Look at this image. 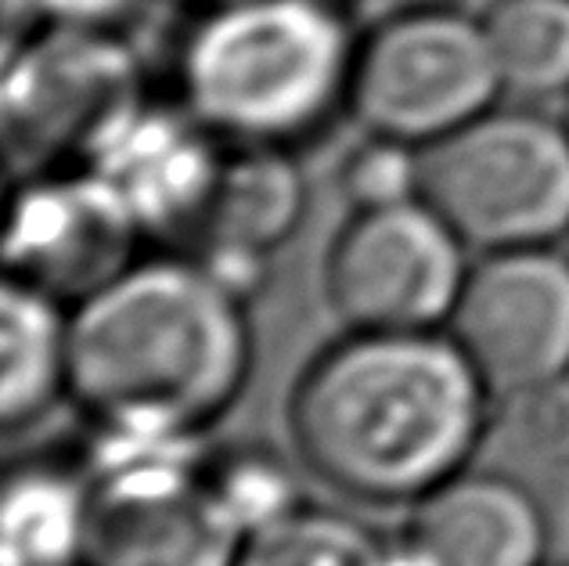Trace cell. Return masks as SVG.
<instances>
[{"instance_id":"4","label":"cell","mask_w":569,"mask_h":566,"mask_svg":"<svg viewBox=\"0 0 569 566\" xmlns=\"http://www.w3.org/2000/svg\"><path fill=\"white\" fill-rule=\"evenodd\" d=\"M422 196L476 252L562 246L569 235V127L516 101L426 148Z\"/></svg>"},{"instance_id":"8","label":"cell","mask_w":569,"mask_h":566,"mask_svg":"<svg viewBox=\"0 0 569 566\" xmlns=\"http://www.w3.org/2000/svg\"><path fill=\"white\" fill-rule=\"evenodd\" d=\"M469 246L422 199L347 210L321 260V292L342 329H447L472 271Z\"/></svg>"},{"instance_id":"20","label":"cell","mask_w":569,"mask_h":566,"mask_svg":"<svg viewBox=\"0 0 569 566\" xmlns=\"http://www.w3.org/2000/svg\"><path fill=\"white\" fill-rule=\"evenodd\" d=\"M422 152L426 148L361 130V141L347 148L336 173V188L347 199V210H379V206L422 199Z\"/></svg>"},{"instance_id":"10","label":"cell","mask_w":569,"mask_h":566,"mask_svg":"<svg viewBox=\"0 0 569 566\" xmlns=\"http://www.w3.org/2000/svg\"><path fill=\"white\" fill-rule=\"evenodd\" d=\"M123 196L91 167L19 177L11 199L8 278L77 307L144 257Z\"/></svg>"},{"instance_id":"3","label":"cell","mask_w":569,"mask_h":566,"mask_svg":"<svg viewBox=\"0 0 569 566\" xmlns=\"http://www.w3.org/2000/svg\"><path fill=\"white\" fill-rule=\"evenodd\" d=\"M347 0H217L173 43V98L228 148L303 156L350 119Z\"/></svg>"},{"instance_id":"18","label":"cell","mask_w":569,"mask_h":566,"mask_svg":"<svg viewBox=\"0 0 569 566\" xmlns=\"http://www.w3.org/2000/svg\"><path fill=\"white\" fill-rule=\"evenodd\" d=\"M490 466L533 480L569 473V376L498 394L490 408Z\"/></svg>"},{"instance_id":"26","label":"cell","mask_w":569,"mask_h":566,"mask_svg":"<svg viewBox=\"0 0 569 566\" xmlns=\"http://www.w3.org/2000/svg\"><path fill=\"white\" fill-rule=\"evenodd\" d=\"M393 4H411V0H393Z\"/></svg>"},{"instance_id":"23","label":"cell","mask_w":569,"mask_h":566,"mask_svg":"<svg viewBox=\"0 0 569 566\" xmlns=\"http://www.w3.org/2000/svg\"><path fill=\"white\" fill-rule=\"evenodd\" d=\"M562 119H566V127H569V98H566V112H562Z\"/></svg>"},{"instance_id":"25","label":"cell","mask_w":569,"mask_h":566,"mask_svg":"<svg viewBox=\"0 0 569 566\" xmlns=\"http://www.w3.org/2000/svg\"><path fill=\"white\" fill-rule=\"evenodd\" d=\"M545 566H569V563H545Z\"/></svg>"},{"instance_id":"2","label":"cell","mask_w":569,"mask_h":566,"mask_svg":"<svg viewBox=\"0 0 569 566\" xmlns=\"http://www.w3.org/2000/svg\"><path fill=\"white\" fill-rule=\"evenodd\" d=\"M257 365L249 300L191 252H144L72 307V400L91 429L209 437Z\"/></svg>"},{"instance_id":"6","label":"cell","mask_w":569,"mask_h":566,"mask_svg":"<svg viewBox=\"0 0 569 566\" xmlns=\"http://www.w3.org/2000/svg\"><path fill=\"white\" fill-rule=\"evenodd\" d=\"M501 98L483 19L458 0L393 4L361 29L350 119L365 133L429 148Z\"/></svg>"},{"instance_id":"21","label":"cell","mask_w":569,"mask_h":566,"mask_svg":"<svg viewBox=\"0 0 569 566\" xmlns=\"http://www.w3.org/2000/svg\"><path fill=\"white\" fill-rule=\"evenodd\" d=\"M148 0H4L8 43H19L37 26L83 29V33H127Z\"/></svg>"},{"instance_id":"13","label":"cell","mask_w":569,"mask_h":566,"mask_svg":"<svg viewBox=\"0 0 569 566\" xmlns=\"http://www.w3.org/2000/svg\"><path fill=\"white\" fill-rule=\"evenodd\" d=\"M307 202L310 191L299 156L228 148L199 235L184 252L252 304L271 271V257L303 225Z\"/></svg>"},{"instance_id":"15","label":"cell","mask_w":569,"mask_h":566,"mask_svg":"<svg viewBox=\"0 0 569 566\" xmlns=\"http://www.w3.org/2000/svg\"><path fill=\"white\" fill-rule=\"evenodd\" d=\"M91 476L80 466L26 458L4 480V566H87Z\"/></svg>"},{"instance_id":"19","label":"cell","mask_w":569,"mask_h":566,"mask_svg":"<svg viewBox=\"0 0 569 566\" xmlns=\"http://www.w3.org/2000/svg\"><path fill=\"white\" fill-rule=\"evenodd\" d=\"M296 466V458L289 461L271 444H228L223 451H209L206 476L223 513L249 538L307 502Z\"/></svg>"},{"instance_id":"17","label":"cell","mask_w":569,"mask_h":566,"mask_svg":"<svg viewBox=\"0 0 569 566\" xmlns=\"http://www.w3.org/2000/svg\"><path fill=\"white\" fill-rule=\"evenodd\" d=\"M234 566H397V556L393 534H382L361 513L299 502L249 534Z\"/></svg>"},{"instance_id":"16","label":"cell","mask_w":569,"mask_h":566,"mask_svg":"<svg viewBox=\"0 0 569 566\" xmlns=\"http://www.w3.org/2000/svg\"><path fill=\"white\" fill-rule=\"evenodd\" d=\"M479 19L505 95L527 106L569 98V0H487Z\"/></svg>"},{"instance_id":"9","label":"cell","mask_w":569,"mask_h":566,"mask_svg":"<svg viewBox=\"0 0 569 566\" xmlns=\"http://www.w3.org/2000/svg\"><path fill=\"white\" fill-rule=\"evenodd\" d=\"M447 332L493 397L569 376V252H479Z\"/></svg>"},{"instance_id":"14","label":"cell","mask_w":569,"mask_h":566,"mask_svg":"<svg viewBox=\"0 0 569 566\" xmlns=\"http://www.w3.org/2000/svg\"><path fill=\"white\" fill-rule=\"evenodd\" d=\"M0 315V423L8 437H29L72 400V307L8 278Z\"/></svg>"},{"instance_id":"12","label":"cell","mask_w":569,"mask_h":566,"mask_svg":"<svg viewBox=\"0 0 569 566\" xmlns=\"http://www.w3.org/2000/svg\"><path fill=\"white\" fill-rule=\"evenodd\" d=\"M551 519L522 476L469 466L403 509L397 566H545Z\"/></svg>"},{"instance_id":"7","label":"cell","mask_w":569,"mask_h":566,"mask_svg":"<svg viewBox=\"0 0 569 566\" xmlns=\"http://www.w3.org/2000/svg\"><path fill=\"white\" fill-rule=\"evenodd\" d=\"M144 98L127 33L37 26L4 48V145L19 177L91 167L101 141Z\"/></svg>"},{"instance_id":"1","label":"cell","mask_w":569,"mask_h":566,"mask_svg":"<svg viewBox=\"0 0 569 566\" xmlns=\"http://www.w3.org/2000/svg\"><path fill=\"white\" fill-rule=\"evenodd\" d=\"M493 394L447 329H342L284 397L292 458L365 509H408L483 455Z\"/></svg>"},{"instance_id":"22","label":"cell","mask_w":569,"mask_h":566,"mask_svg":"<svg viewBox=\"0 0 569 566\" xmlns=\"http://www.w3.org/2000/svg\"><path fill=\"white\" fill-rule=\"evenodd\" d=\"M177 4H184V8H206V4H217V0H177Z\"/></svg>"},{"instance_id":"5","label":"cell","mask_w":569,"mask_h":566,"mask_svg":"<svg viewBox=\"0 0 569 566\" xmlns=\"http://www.w3.org/2000/svg\"><path fill=\"white\" fill-rule=\"evenodd\" d=\"M206 437L91 429L87 566H234L242 530L209 487Z\"/></svg>"},{"instance_id":"11","label":"cell","mask_w":569,"mask_h":566,"mask_svg":"<svg viewBox=\"0 0 569 566\" xmlns=\"http://www.w3.org/2000/svg\"><path fill=\"white\" fill-rule=\"evenodd\" d=\"M228 145H220L181 101L141 98L101 141L91 170L109 181L148 242L188 249L220 181Z\"/></svg>"},{"instance_id":"24","label":"cell","mask_w":569,"mask_h":566,"mask_svg":"<svg viewBox=\"0 0 569 566\" xmlns=\"http://www.w3.org/2000/svg\"><path fill=\"white\" fill-rule=\"evenodd\" d=\"M562 249H566V252H569V235H566V242H562Z\"/></svg>"}]
</instances>
